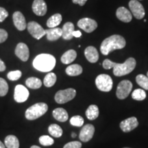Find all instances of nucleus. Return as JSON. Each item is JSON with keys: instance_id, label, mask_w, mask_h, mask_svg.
I'll return each mask as SVG.
<instances>
[{"instance_id": "obj_41", "label": "nucleus", "mask_w": 148, "mask_h": 148, "mask_svg": "<svg viewBox=\"0 0 148 148\" xmlns=\"http://www.w3.org/2000/svg\"><path fill=\"white\" fill-rule=\"evenodd\" d=\"M82 36V33L79 30H77V31H74L73 32V36L76 37V38H79Z\"/></svg>"}, {"instance_id": "obj_36", "label": "nucleus", "mask_w": 148, "mask_h": 148, "mask_svg": "<svg viewBox=\"0 0 148 148\" xmlns=\"http://www.w3.org/2000/svg\"><path fill=\"white\" fill-rule=\"evenodd\" d=\"M82 143L79 141H71L69 142L64 146L63 148H81Z\"/></svg>"}, {"instance_id": "obj_43", "label": "nucleus", "mask_w": 148, "mask_h": 148, "mask_svg": "<svg viewBox=\"0 0 148 148\" xmlns=\"http://www.w3.org/2000/svg\"><path fill=\"white\" fill-rule=\"evenodd\" d=\"M30 148H40V147H38V146H36V145H32Z\"/></svg>"}, {"instance_id": "obj_16", "label": "nucleus", "mask_w": 148, "mask_h": 148, "mask_svg": "<svg viewBox=\"0 0 148 148\" xmlns=\"http://www.w3.org/2000/svg\"><path fill=\"white\" fill-rule=\"evenodd\" d=\"M32 8L34 13L37 16H44L47 13V7L44 0H34Z\"/></svg>"}, {"instance_id": "obj_6", "label": "nucleus", "mask_w": 148, "mask_h": 148, "mask_svg": "<svg viewBox=\"0 0 148 148\" xmlns=\"http://www.w3.org/2000/svg\"><path fill=\"white\" fill-rule=\"evenodd\" d=\"M76 95V90L72 88L58 90L55 95V100L58 103H64L72 100Z\"/></svg>"}, {"instance_id": "obj_32", "label": "nucleus", "mask_w": 148, "mask_h": 148, "mask_svg": "<svg viewBox=\"0 0 148 148\" xmlns=\"http://www.w3.org/2000/svg\"><path fill=\"white\" fill-rule=\"evenodd\" d=\"M70 123L73 126L81 127L84 124V119L82 116L79 115L73 116L70 119Z\"/></svg>"}, {"instance_id": "obj_39", "label": "nucleus", "mask_w": 148, "mask_h": 148, "mask_svg": "<svg viewBox=\"0 0 148 148\" xmlns=\"http://www.w3.org/2000/svg\"><path fill=\"white\" fill-rule=\"evenodd\" d=\"M73 3H75V4H78L79 5H84L85 3H86L87 0H72Z\"/></svg>"}, {"instance_id": "obj_45", "label": "nucleus", "mask_w": 148, "mask_h": 148, "mask_svg": "<svg viewBox=\"0 0 148 148\" xmlns=\"http://www.w3.org/2000/svg\"><path fill=\"white\" fill-rule=\"evenodd\" d=\"M147 77H148V71H147Z\"/></svg>"}, {"instance_id": "obj_28", "label": "nucleus", "mask_w": 148, "mask_h": 148, "mask_svg": "<svg viewBox=\"0 0 148 148\" xmlns=\"http://www.w3.org/2000/svg\"><path fill=\"white\" fill-rule=\"evenodd\" d=\"M48 131H49V133L51 136L56 138L60 137L62 135V133H63L62 129L61 128L60 125L55 124V123L49 125V127H48Z\"/></svg>"}, {"instance_id": "obj_38", "label": "nucleus", "mask_w": 148, "mask_h": 148, "mask_svg": "<svg viewBox=\"0 0 148 148\" xmlns=\"http://www.w3.org/2000/svg\"><path fill=\"white\" fill-rule=\"evenodd\" d=\"M8 32L3 29H0V43L5 42L8 38Z\"/></svg>"}, {"instance_id": "obj_20", "label": "nucleus", "mask_w": 148, "mask_h": 148, "mask_svg": "<svg viewBox=\"0 0 148 148\" xmlns=\"http://www.w3.org/2000/svg\"><path fill=\"white\" fill-rule=\"evenodd\" d=\"M75 31L74 25L71 22H67L62 28V37L64 40H71L73 38V32Z\"/></svg>"}, {"instance_id": "obj_1", "label": "nucleus", "mask_w": 148, "mask_h": 148, "mask_svg": "<svg viewBox=\"0 0 148 148\" xmlns=\"http://www.w3.org/2000/svg\"><path fill=\"white\" fill-rule=\"evenodd\" d=\"M136 62L134 58H129L123 63H116L106 59L103 62V67L105 69L113 68V73L115 76L120 77L131 73L136 66Z\"/></svg>"}, {"instance_id": "obj_25", "label": "nucleus", "mask_w": 148, "mask_h": 148, "mask_svg": "<svg viewBox=\"0 0 148 148\" xmlns=\"http://www.w3.org/2000/svg\"><path fill=\"white\" fill-rule=\"evenodd\" d=\"M99 111L97 106L95 104H92L88 106L87 110H86V116L88 119L94 120L97 119L99 116Z\"/></svg>"}, {"instance_id": "obj_23", "label": "nucleus", "mask_w": 148, "mask_h": 148, "mask_svg": "<svg viewBox=\"0 0 148 148\" xmlns=\"http://www.w3.org/2000/svg\"><path fill=\"white\" fill-rule=\"evenodd\" d=\"M82 67L79 64H74L66 67V73L69 76H77L82 73Z\"/></svg>"}, {"instance_id": "obj_11", "label": "nucleus", "mask_w": 148, "mask_h": 148, "mask_svg": "<svg viewBox=\"0 0 148 148\" xmlns=\"http://www.w3.org/2000/svg\"><path fill=\"white\" fill-rule=\"evenodd\" d=\"M29 94V90L26 87L21 84L16 85L14 88V100L18 103H23L27 100Z\"/></svg>"}, {"instance_id": "obj_12", "label": "nucleus", "mask_w": 148, "mask_h": 148, "mask_svg": "<svg viewBox=\"0 0 148 148\" xmlns=\"http://www.w3.org/2000/svg\"><path fill=\"white\" fill-rule=\"evenodd\" d=\"M138 122L135 116L127 118L120 123V128L124 132H129L137 127Z\"/></svg>"}, {"instance_id": "obj_29", "label": "nucleus", "mask_w": 148, "mask_h": 148, "mask_svg": "<svg viewBox=\"0 0 148 148\" xmlns=\"http://www.w3.org/2000/svg\"><path fill=\"white\" fill-rule=\"evenodd\" d=\"M56 75L54 73H49L45 75L43 80V84L46 87H51L56 82Z\"/></svg>"}, {"instance_id": "obj_26", "label": "nucleus", "mask_w": 148, "mask_h": 148, "mask_svg": "<svg viewBox=\"0 0 148 148\" xmlns=\"http://www.w3.org/2000/svg\"><path fill=\"white\" fill-rule=\"evenodd\" d=\"M62 15L60 14H55L49 18L47 21V26L49 28L56 27L62 21Z\"/></svg>"}, {"instance_id": "obj_42", "label": "nucleus", "mask_w": 148, "mask_h": 148, "mask_svg": "<svg viewBox=\"0 0 148 148\" xmlns=\"http://www.w3.org/2000/svg\"><path fill=\"white\" fill-rule=\"evenodd\" d=\"M0 148H5L4 144H3L1 140H0Z\"/></svg>"}, {"instance_id": "obj_27", "label": "nucleus", "mask_w": 148, "mask_h": 148, "mask_svg": "<svg viewBox=\"0 0 148 148\" xmlns=\"http://www.w3.org/2000/svg\"><path fill=\"white\" fill-rule=\"evenodd\" d=\"M25 84L28 88L32 89H38L42 86V82L40 79L35 77H30L27 79Z\"/></svg>"}, {"instance_id": "obj_17", "label": "nucleus", "mask_w": 148, "mask_h": 148, "mask_svg": "<svg viewBox=\"0 0 148 148\" xmlns=\"http://www.w3.org/2000/svg\"><path fill=\"white\" fill-rule=\"evenodd\" d=\"M84 55L88 62L95 63L99 60V53L95 47L92 46H88L85 49Z\"/></svg>"}, {"instance_id": "obj_31", "label": "nucleus", "mask_w": 148, "mask_h": 148, "mask_svg": "<svg viewBox=\"0 0 148 148\" xmlns=\"http://www.w3.org/2000/svg\"><path fill=\"white\" fill-rule=\"evenodd\" d=\"M132 97L133 99L137 101H143L146 97V92L145 90L140 88L134 90L132 93Z\"/></svg>"}, {"instance_id": "obj_40", "label": "nucleus", "mask_w": 148, "mask_h": 148, "mask_svg": "<svg viewBox=\"0 0 148 148\" xmlns=\"http://www.w3.org/2000/svg\"><path fill=\"white\" fill-rule=\"evenodd\" d=\"M5 69H6V67H5V63L1 60V59H0V72L5 71Z\"/></svg>"}, {"instance_id": "obj_46", "label": "nucleus", "mask_w": 148, "mask_h": 148, "mask_svg": "<svg viewBox=\"0 0 148 148\" xmlns=\"http://www.w3.org/2000/svg\"><path fill=\"white\" fill-rule=\"evenodd\" d=\"M123 148H130V147H123Z\"/></svg>"}, {"instance_id": "obj_44", "label": "nucleus", "mask_w": 148, "mask_h": 148, "mask_svg": "<svg viewBox=\"0 0 148 148\" xmlns=\"http://www.w3.org/2000/svg\"><path fill=\"white\" fill-rule=\"evenodd\" d=\"M75 136H76V134H75V133H74V132L72 133V137L75 138Z\"/></svg>"}, {"instance_id": "obj_3", "label": "nucleus", "mask_w": 148, "mask_h": 148, "mask_svg": "<svg viewBox=\"0 0 148 148\" xmlns=\"http://www.w3.org/2000/svg\"><path fill=\"white\" fill-rule=\"evenodd\" d=\"M55 57L49 53H41L38 55L33 60V66L38 71L49 72L55 67Z\"/></svg>"}, {"instance_id": "obj_10", "label": "nucleus", "mask_w": 148, "mask_h": 148, "mask_svg": "<svg viewBox=\"0 0 148 148\" xmlns=\"http://www.w3.org/2000/svg\"><path fill=\"white\" fill-rule=\"evenodd\" d=\"M77 26L87 33L93 32L97 27V23L95 20L90 18H83L77 22Z\"/></svg>"}, {"instance_id": "obj_2", "label": "nucleus", "mask_w": 148, "mask_h": 148, "mask_svg": "<svg viewBox=\"0 0 148 148\" xmlns=\"http://www.w3.org/2000/svg\"><path fill=\"white\" fill-rule=\"evenodd\" d=\"M125 44V40L123 36L114 34L103 40L100 46V51L103 55L107 56L112 51L123 49Z\"/></svg>"}, {"instance_id": "obj_8", "label": "nucleus", "mask_w": 148, "mask_h": 148, "mask_svg": "<svg viewBox=\"0 0 148 148\" xmlns=\"http://www.w3.org/2000/svg\"><path fill=\"white\" fill-rule=\"evenodd\" d=\"M27 27L29 34L37 40L40 39L46 34L45 29H44L40 24L35 21L29 22L27 23Z\"/></svg>"}, {"instance_id": "obj_24", "label": "nucleus", "mask_w": 148, "mask_h": 148, "mask_svg": "<svg viewBox=\"0 0 148 148\" xmlns=\"http://www.w3.org/2000/svg\"><path fill=\"white\" fill-rule=\"evenodd\" d=\"M5 145L7 148H19L18 138L14 135H8L5 138Z\"/></svg>"}, {"instance_id": "obj_37", "label": "nucleus", "mask_w": 148, "mask_h": 148, "mask_svg": "<svg viewBox=\"0 0 148 148\" xmlns=\"http://www.w3.org/2000/svg\"><path fill=\"white\" fill-rule=\"evenodd\" d=\"M8 12L5 8L0 7V22H3L8 17Z\"/></svg>"}, {"instance_id": "obj_7", "label": "nucleus", "mask_w": 148, "mask_h": 148, "mask_svg": "<svg viewBox=\"0 0 148 148\" xmlns=\"http://www.w3.org/2000/svg\"><path fill=\"white\" fill-rule=\"evenodd\" d=\"M132 89V84L130 81L125 80L121 81L118 84L116 88V95L118 99H124L130 95Z\"/></svg>"}, {"instance_id": "obj_14", "label": "nucleus", "mask_w": 148, "mask_h": 148, "mask_svg": "<svg viewBox=\"0 0 148 148\" xmlns=\"http://www.w3.org/2000/svg\"><path fill=\"white\" fill-rule=\"evenodd\" d=\"M15 54L20 60L23 61V62H25L28 60L29 51L26 44L23 43V42L18 43L15 49Z\"/></svg>"}, {"instance_id": "obj_4", "label": "nucleus", "mask_w": 148, "mask_h": 148, "mask_svg": "<svg viewBox=\"0 0 148 148\" xmlns=\"http://www.w3.org/2000/svg\"><path fill=\"white\" fill-rule=\"evenodd\" d=\"M47 110L48 106L47 103L43 102L36 103L27 109L25 111V117L30 121L35 120L45 114Z\"/></svg>"}, {"instance_id": "obj_19", "label": "nucleus", "mask_w": 148, "mask_h": 148, "mask_svg": "<svg viewBox=\"0 0 148 148\" xmlns=\"http://www.w3.org/2000/svg\"><path fill=\"white\" fill-rule=\"evenodd\" d=\"M45 33L47 40H50V41L57 40L62 36V29L59 28V27H53V28L46 29Z\"/></svg>"}, {"instance_id": "obj_13", "label": "nucleus", "mask_w": 148, "mask_h": 148, "mask_svg": "<svg viewBox=\"0 0 148 148\" xmlns=\"http://www.w3.org/2000/svg\"><path fill=\"white\" fill-rule=\"evenodd\" d=\"M95 132V127L92 124H86L81 130L79 138L81 141L88 142L91 139Z\"/></svg>"}, {"instance_id": "obj_15", "label": "nucleus", "mask_w": 148, "mask_h": 148, "mask_svg": "<svg viewBox=\"0 0 148 148\" xmlns=\"http://www.w3.org/2000/svg\"><path fill=\"white\" fill-rule=\"evenodd\" d=\"M12 19H13L14 26L16 27L18 30L23 31L26 28L27 24L25 16L21 12H19V11L14 12L13 15H12Z\"/></svg>"}, {"instance_id": "obj_35", "label": "nucleus", "mask_w": 148, "mask_h": 148, "mask_svg": "<svg viewBox=\"0 0 148 148\" xmlns=\"http://www.w3.org/2000/svg\"><path fill=\"white\" fill-rule=\"evenodd\" d=\"M22 73L19 70H16V71H10L7 74V77L8 79H10L11 81H16L18 80L20 77H21Z\"/></svg>"}, {"instance_id": "obj_22", "label": "nucleus", "mask_w": 148, "mask_h": 148, "mask_svg": "<svg viewBox=\"0 0 148 148\" xmlns=\"http://www.w3.org/2000/svg\"><path fill=\"white\" fill-rule=\"evenodd\" d=\"M76 57V51L73 50V49H69V50L66 51V52L62 56V57H61V62L65 64H70L75 60Z\"/></svg>"}, {"instance_id": "obj_34", "label": "nucleus", "mask_w": 148, "mask_h": 148, "mask_svg": "<svg viewBox=\"0 0 148 148\" xmlns=\"http://www.w3.org/2000/svg\"><path fill=\"white\" fill-rule=\"evenodd\" d=\"M8 84L4 79L0 77V96L3 97L8 93Z\"/></svg>"}, {"instance_id": "obj_5", "label": "nucleus", "mask_w": 148, "mask_h": 148, "mask_svg": "<svg viewBox=\"0 0 148 148\" xmlns=\"http://www.w3.org/2000/svg\"><path fill=\"white\" fill-rule=\"evenodd\" d=\"M95 84L99 90L103 92H109L111 90L113 82L110 76L107 74H100L96 77Z\"/></svg>"}, {"instance_id": "obj_9", "label": "nucleus", "mask_w": 148, "mask_h": 148, "mask_svg": "<svg viewBox=\"0 0 148 148\" xmlns=\"http://www.w3.org/2000/svg\"><path fill=\"white\" fill-rule=\"evenodd\" d=\"M129 7L133 16L137 19H141L145 16V10L143 5L137 0H131L129 2Z\"/></svg>"}, {"instance_id": "obj_18", "label": "nucleus", "mask_w": 148, "mask_h": 148, "mask_svg": "<svg viewBox=\"0 0 148 148\" xmlns=\"http://www.w3.org/2000/svg\"><path fill=\"white\" fill-rule=\"evenodd\" d=\"M116 15L120 21L125 22V23H129L132 21V16L130 10L125 8V7H120L116 10Z\"/></svg>"}, {"instance_id": "obj_33", "label": "nucleus", "mask_w": 148, "mask_h": 148, "mask_svg": "<svg viewBox=\"0 0 148 148\" xmlns=\"http://www.w3.org/2000/svg\"><path fill=\"white\" fill-rule=\"evenodd\" d=\"M39 143L40 145L43 146H50L53 145L54 143V140L51 137L47 135H43V136H40Z\"/></svg>"}, {"instance_id": "obj_30", "label": "nucleus", "mask_w": 148, "mask_h": 148, "mask_svg": "<svg viewBox=\"0 0 148 148\" xmlns=\"http://www.w3.org/2000/svg\"><path fill=\"white\" fill-rule=\"evenodd\" d=\"M136 81L137 84L143 89L148 90V77L143 74H139L136 77Z\"/></svg>"}, {"instance_id": "obj_21", "label": "nucleus", "mask_w": 148, "mask_h": 148, "mask_svg": "<svg viewBox=\"0 0 148 148\" xmlns=\"http://www.w3.org/2000/svg\"><path fill=\"white\" fill-rule=\"evenodd\" d=\"M52 114L54 119L60 122L67 121L68 118H69V115H68L66 110L62 108H56L55 110H53Z\"/></svg>"}]
</instances>
